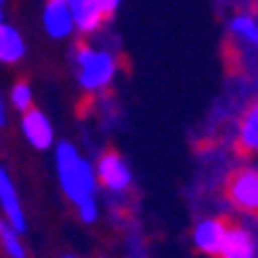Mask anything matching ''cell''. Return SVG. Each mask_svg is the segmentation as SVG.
Instances as JSON below:
<instances>
[{
  "mask_svg": "<svg viewBox=\"0 0 258 258\" xmlns=\"http://www.w3.org/2000/svg\"><path fill=\"white\" fill-rule=\"evenodd\" d=\"M91 3L101 11V16H103V18L114 16V11L119 8V0H91Z\"/></svg>",
  "mask_w": 258,
  "mask_h": 258,
  "instance_id": "2e32d148",
  "label": "cell"
},
{
  "mask_svg": "<svg viewBox=\"0 0 258 258\" xmlns=\"http://www.w3.org/2000/svg\"><path fill=\"white\" fill-rule=\"evenodd\" d=\"M3 121H6V114H3V103H0V126H3Z\"/></svg>",
  "mask_w": 258,
  "mask_h": 258,
  "instance_id": "ac0fdd59",
  "label": "cell"
},
{
  "mask_svg": "<svg viewBox=\"0 0 258 258\" xmlns=\"http://www.w3.org/2000/svg\"><path fill=\"white\" fill-rule=\"evenodd\" d=\"M116 62L109 52H98V49H88V47H78L75 52V73L83 88L88 91H98L106 83L114 78Z\"/></svg>",
  "mask_w": 258,
  "mask_h": 258,
  "instance_id": "7a4b0ae2",
  "label": "cell"
},
{
  "mask_svg": "<svg viewBox=\"0 0 258 258\" xmlns=\"http://www.w3.org/2000/svg\"><path fill=\"white\" fill-rule=\"evenodd\" d=\"M21 57H24L21 34L8 24H0V62H18Z\"/></svg>",
  "mask_w": 258,
  "mask_h": 258,
  "instance_id": "8fae6325",
  "label": "cell"
},
{
  "mask_svg": "<svg viewBox=\"0 0 258 258\" xmlns=\"http://www.w3.org/2000/svg\"><path fill=\"white\" fill-rule=\"evenodd\" d=\"M0 24H3V13H0Z\"/></svg>",
  "mask_w": 258,
  "mask_h": 258,
  "instance_id": "d6986e66",
  "label": "cell"
},
{
  "mask_svg": "<svg viewBox=\"0 0 258 258\" xmlns=\"http://www.w3.org/2000/svg\"><path fill=\"white\" fill-rule=\"evenodd\" d=\"M44 29H47V34L54 36V39L70 36V31L75 29L70 6L62 3V0H49V6L44 8Z\"/></svg>",
  "mask_w": 258,
  "mask_h": 258,
  "instance_id": "52a82bcc",
  "label": "cell"
},
{
  "mask_svg": "<svg viewBox=\"0 0 258 258\" xmlns=\"http://www.w3.org/2000/svg\"><path fill=\"white\" fill-rule=\"evenodd\" d=\"M227 199L240 207L245 212H255V204H258V173L253 165H245V168H238L235 173L227 178Z\"/></svg>",
  "mask_w": 258,
  "mask_h": 258,
  "instance_id": "3957f363",
  "label": "cell"
},
{
  "mask_svg": "<svg viewBox=\"0 0 258 258\" xmlns=\"http://www.w3.org/2000/svg\"><path fill=\"white\" fill-rule=\"evenodd\" d=\"M57 170H59V183L75 207L85 199H93L96 176H93L91 165L78 155V150L70 142L57 145Z\"/></svg>",
  "mask_w": 258,
  "mask_h": 258,
  "instance_id": "6da1fadb",
  "label": "cell"
},
{
  "mask_svg": "<svg viewBox=\"0 0 258 258\" xmlns=\"http://www.w3.org/2000/svg\"><path fill=\"white\" fill-rule=\"evenodd\" d=\"M68 258H73V255H68Z\"/></svg>",
  "mask_w": 258,
  "mask_h": 258,
  "instance_id": "44dd1931",
  "label": "cell"
},
{
  "mask_svg": "<svg viewBox=\"0 0 258 258\" xmlns=\"http://www.w3.org/2000/svg\"><path fill=\"white\" fill-rule=\"evenodd\" d=\"M62 3H68V6L73 8V6H78V3H83V0H62Z\"/></svg>",
  "mask_w": 258,
  "mask_h": 258,
  "instance_id": "e0dca14e",
  "label": "cell"
},
{
  "mask_svg": "<svg viewBox=\"0 0 258 258\" xmlns=\"http://www.w3.org/2000/svg\"><path fill=\"white\" fill-rule=\"evenodd\" d=\"M238 153L240 155H250L258 147V109L255 106H248V111L240 116L238 124Z\"/></svg>",
  "mask_w": 258,
  "mask_h": 258,
  "instance_id": "30bf717a",
  "label": "cell"
},
{
  "mask_svg": "<svg viewBox=\"0 0 258 258\" xmlns=\"http://www.w3.org/2000/svg\"><path fill=\"white\" fill-rule=\"evenodd\" d=\"M21 126H24L26 140H29L36 150H44V147L52 145V137H54V135H52V124H49V119L41 114L39 109H26Z\"/></svg>",
  "mask_w": 258,
  "mask_h": 258,
  "instance_id": "8992f818",
  "label": "cell"
},
{
  "mask_svg": "<svg viewBox=\"0 0 258 258\" xmlns=\"http://www.w3.org/2000/svg\"><path fill=\"white\" fill-rule=\"evenodd\" d=\"M217 258H255L253 235L245 227H227Z\"/></svg>",
  "mask_w": 258,
  "mask_h": 258,
  "instance_id": "5b68a950",
  "label": "cell"
},
{
  "mask_svg": "<svg viewBox=\"0 0 258 258\" xmlns=\"http://www.w3.org/2000/svg\"><path fill=\"white\" fill-rule=\"evenodd\" d=\"M0 240H3V248L11 258H26V250H24V245H21L18 232L13 227H6V225L0 227Z\"/></svg>",
  "mask_w": 258,
  "mask_h": 258,
  "instance_id": "4fadbf2b",
  "label": "cell"
},
{
  "mask_svg": "<svg viewBox=\"0 0 258 258\" xmlns=\"http://www.w3.org/2000/svg\"><path fill=\"white\" fill-rule=\"evenodd\" d=\"M225 232H227L225 220H204L194 230V243H197L199 250H204L209 255H217L222 248V240H225Z\"/></svg>",
  "mask_w": 258,
  "mask_h": 258,
  "instance_id": "ba28073f",
  "label": "cell"
},
{
  "mask_svg": "<svg viewBox=\"0 0 258 258\" xmlns=\"http://www.w3.org/2000/svg\"><path fill=\"white\" fill-rule=\"evenodd\" d=\"M0 227H3V220H0Z\"/></svg>",
  "mask_w": 258,
  "mask_h": 258,
  "instance_id": "ffe728a7",
  "label": "cell"
},
{
  "mask_svg": "<svg viewBox=\"0 0 258 258\" xmlns=\"http://www.w3.org/2000/svg\"><path fill=\"white\" fill-rule=\"evenodd\" d=\"M78 214H80V220L83 222H93L98 217V207H96V197L93 199H85L78 204Z\"/></svg>",
  "mask_w": 258,
  "mask_h": 258,
  "instance_id": "9a60e30c",
  "label": "cell"
},
{
  "mask_svg": "<svg viewBox=\"0 0 258 258\" xmlns=\"http://www.w3.org/2000/svg\"><path fill=\"white\" fill-rule=\"evenodd\" d=\"M230 31L238 34L243 41H248V44H255V39H258V29H255L253 16H235L230 21Z\"/></svg>",
  "mask_w": 258,
  "mask_h": 258,
  "instance_id": "7c38bea8",
  "label": "cell"
},
{
  "mask_svg": "<svg viewBox=\"0 0 258 258\" xmlns=\"http://www.w3.org/2000/svg\"><path fill=\"white\" fill-rule=\"evenodd\" d=\"M0 204H3V209L8 214L11 227L16 232H24L26 220H24V212H21V204H18V197H16V186L11 183V178L3 168H0Z\"/></svg>",
  "mask_w": 258,
  "mask_h": 258,
  "instance_id": "9c48e42d",
  "label": "cell"
},
{
  "mask_svg": "<svg viewBox=\"0 0 258 258\" xmlns=\"http://www.w3.org/2000/svg\"><path fill=\"white\" fill-rule=\"evenodd\" d=\"M11 101H13V106L18 111H26V109H31V88H29V83H16V88L11 91Z\"/></svg>",
  "mask_w": 258,
  "mask_h": 258,
  "instance_id": "5bb4252c",
  "label": "cell"
},
{
  "mask_svg": "<svg viewBox=\"0 0 258 258\" xmlns=\"http://www.w3.org/2000/svg\"><path fill=\"white\" fill-rule=\"evenodd\" d=\"M98 178L109 191H124L132 183V170H129L126 160L116 153V150H103L98 158Z\"/></svg>",
  "mask_w": 258,
  "mask_h": 258,
  "instance_id": "277c9868",
  "label": "cell"
}]
</instances>
